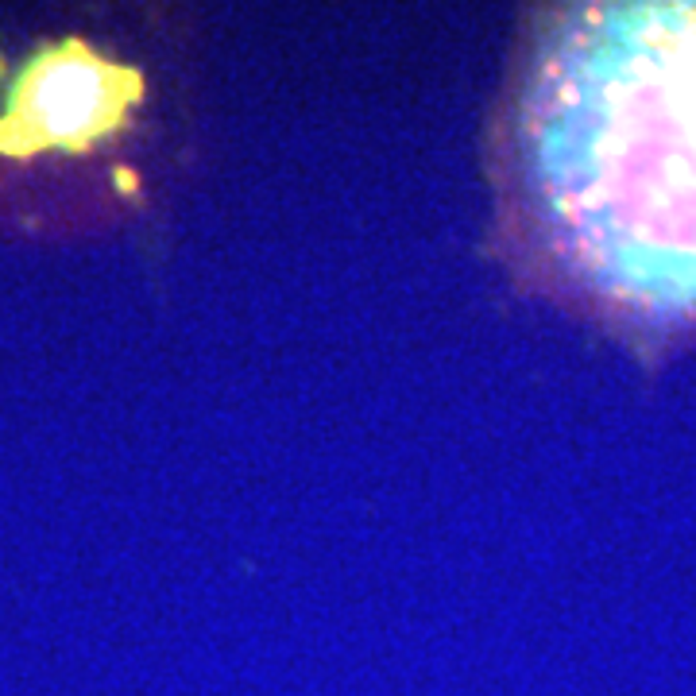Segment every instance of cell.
I'll list each match as a JSON object with an SVG mask.
<instances>
[{
	"label": "cell",
	"mask_w": 696,
	"mask_h": 696,
	"mask_svg": "<svg viewBox=\"0 0 696 696\" xmlns=\"http://www.w3.org/2000/svg\"><path fill=\"white\" fill-rule=\"evenodd\" d=\"M526 221L634 325L696 321V5H580L541 31L515 113Z\"/></svg>",
	"instance_id": "1"
},
{
	"label": "cell",
	"mask_w": 696,
	"mask_h": 696,
	"mask_svg": "<svg viewBox=\"0 0 696 696\" xmlns=\"http://www.w3.org/2000/svg\"><path fill=\"white\" fill-rule=\"evenodd\" d=\"M144 97V77L101 58L89 43H46L8 86L0 113V155L27 159L39 151H89L124 128Z\"/></svg>",
	"instance_id": "2"
}]
</instances>
